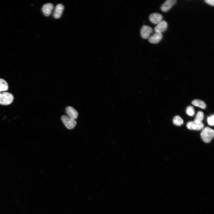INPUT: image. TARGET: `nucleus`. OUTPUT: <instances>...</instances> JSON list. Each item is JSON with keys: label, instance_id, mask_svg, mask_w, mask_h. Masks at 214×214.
<instances>
[{"label": "nucleus", "instance_id": "39448f33", "mask_svg": "<svg viewBox=\"0 0 214 214\" xmlns=\"http://www.w3.org/2000/svg\"><path fill=\"white\" fill-rule=\"evenodd\" d=\"M204 125L202 122H197L194 121H190L186 125L187 128L190 130H200L203 128Z\"/></svg>", "mask_w": 214, "mask_h": 214}, {"label": "nucleus", "instance_id": "6e6552de", "mask_svg": "<svg viewBox=\"0 0 214 214\" xmlns=\"http://www.w3.org/2000/svg\"><path fill=\"white\" fill-rule=\"evenodd\" d=\"M168 24L165 21H162L155 28L154 30L155 32L162 33L165 32L167 29Z\"/></svg>", "mask_w": 214, "mask_h": 214}, {"label": "nucleus", "instance_id": "6ab92c4d", "mask_svg": "<svg viewBox=\"0 0 214 214\" xmlns=\"http://www.w3.org/2000/svg\"><path fill=\"white\" fill-rule=\"evenodd\" d=\"M204 1L206 3L210 5L213 6H214V0H205Z\"/></svg>", "mask_w": 214, "mask_h": 214}, {"label": "nucleus", "instance_id": "9d476101", "mask_svg": "<svg viewBox=\"0 0 214 214\" xmlns=\"http://www.w3.org/2000/svg\"><path fill=\"white\" fill-rule=\"evenodd\" d=\"M163 38L162 33L155 32L148 39L149 42L152 44H157L159 43Z\"/></svg>", "mask_w": 214, "mask_h": 214}, {"label": "nucleus", "instance_id": "7ed1b4c3", "mask_svg": "<svg viewBox=\"0 0 214 214\" xmlns=\"http://www.w3.org/2000/svg\"><path fill=\"white\" fill-rule=\"evenodd\" d=\"M61 120L66 127L69 129L73 128L76 125L77 123L75 120L65 115L62 117Z\"/></svg>", "mask_w": 214, "mask_h": 214}, {"label": "nucleus", "instance_id": "f03ea898", "mask_svg": "<svg viewBox=\"0 0 214 214\" xmlns=\"http://www.w3.org/2000/svg\"><path fill=\"white\" fill-rule=\"evenodd\" d=\"M14 99L13 95L8 92H0V104L8 105L11 104Z\"/></svg>", "mask_w": 214, "mask_h": 214}, {"label": "nucleus", "instance_id": "f257e3e1", "mask_svg": "<svg viewBox=\"0 0 214 214\" xmlns=\"http://www.w3.org/2000/svg\"><path fill=\"white\" fill-rule=\"evenodd\" d=\"M200 135L202 139L204 142L209 143L214 137V130L209 127H206L202 130Z\"/></svg>", "mask_w": 214, "mask_h": 214}, {"label": "nucleus", "instance_id": "2eb2a0df", "mask_svg": "<svg viewBox=\"0 0 214 214\" xmlns=\"http://www.w3.org/2000/svg\"><path fill=\"white\" fill-rule=\"evenodd\" d=\"M8 86L7 82L4 79L0 78V92L7 90Z\"/></svg>", "mask_w": 214, "mask_h": 214}, {"label": "nucleus", "instance_id": "f3484780", "mask_svg": "<svg viewBox=\"0 0 214 214\" xmlns=\"http://www.w3.org/2000/svg\"><path fill=\"white\" fill-rule=\"evenodd\" d=\"M186 113L189 116H193L195 114V110L193 107L192 106H188L186 108Z\"/></svg>", "mask_w": 214, "mask_h": 214}, {"label": "nucleus", "instance_id": "a211bd4d", "mask_svg": "<svg viewBox=\"0 0 214 214\" xmlns=\"http://www.w3.org/2000/svg\"><path fill=\"white\" fill-rule=\"evenodd\" d=\"M214 115L208 117L207 121L209 125L211 126H213L214 125Z\"/></svg>", "mask_w": 214, "mask_h": 214}, {"label": "nucleus", "instance_id": "423d86ee", "mask_svg": "<svg viewBox=\"0 0 214 214\" xmlns=\"http://www.w3.org/2000/svg\"><path fill=\"white\" fill-rule=\"evenodd\" d=\"M162 15L160 13L155 12L151 14L149 17V20L152 23L158 24L162 21Z\"/></svg>", "mask_w": 214, "mask_h": 214}, {"label": "nucleus", "instance_id": "20e7f679", "mask_svg": "<svg viewBox=\"0 0 214 214\" xmlns=\"http://www.w3.org/2000/svg\"><path fill=\"white\" fill-rule=\"evenodd\" d=\"M152 31V29L151 27L146 25H143L140 30L141 36L143 38L147 39L150 37Z\"/></svg>", "mask_w": 214, "mask_h": 214}, {"label": "nucleus", "instance_id": "ddd939ff", "mask_svg": "<svg viewBox=\"0 0 214 214\" xmlns=\"http://www.w3.org/2000/svg\"><path fill=\"white\" fill-rule=\"evenodd\" d=\"M192 104L195 106L198 107L202 109H204L206 107L205 103L202 100L195 99L192 102Z\"/></svg>", "mask_w": 214, "mask_h": 214}, {"label": "nucleus", "instance_id": "4468645a", "mask_svg": "<svg viewBox=\"0 0 214 214\" xmlns=\"http://www.w3.org/2000/svg\"><path fill=\"white\" fill-rule=\"evenodd\" d=\"M173 122L174 125L178 126L181 125L184 122L182 119L178 115L174 117L173 120Z\"/></svg>", "mask_w": 214, "mask_h": 214}, {"label": "nucleus", "instance_id": "9b49d317", "mask_svg": "<svg viewBox=\"0 0 214 214\" xmlns=\"http://www.w3.org/2000/svg\"><path fill=\"white\" fill-rule=\"evenodd\" d=\"M53 5L51 3L44 4L42 8V11L44 15L46 16H49L51 14L53 8Z\"/></svg>", "mask_w": 214, "mask_h": 214}, {"label": "nucleus", "instance_id": "0eeeda50", "mask_svg": "<svg viewBox=\"0 0 214 214\" xmlns=\"http://www.w3.org/2000/svg\"><path fill=\"white\" fill-rule=\"evenodd\" d=\"M176 2V0H167L160 7V9L163 12H167Z\"/></svg>", "mask_w": 214, "mask_h": 214}, {"label": "nucleus", "instance_id": "dca6fc26", "mask_svg": "<svg viewBox=\"0 0 214 214\" xmlns=\"http://www.w3.org/2000/svg\"><path fill=\"white\" fill-rule=\"evenodd\" d=\"M204 118V114L203 112L201 111H199L196 114L194 121L197 122H202Z\"/></svg>", "mask_w": 214, "mask_h": 214}, {"label": "nucleus", "instance_id": "f8f14e48", "mask_svg": "<svg viewBox=\"0 0 214 214\" xmlns=\"http://www.w3.org/2000/svg\"><path fill=\"white\" fill-rule=\"evenodd\" d=\"M64 6L62 4H58L56 6L53 14L54 17L56 19L59 18L63 12Z\"/></svg>", "mask_w": 214, "mask_h": 214}, {"label": "nucleus", "instance_id": "1a4fd4ad", "mask_svg": "<svg viewBox=\"0 0 214 214\" xmlns=\"http://www.w3.org/2000/svg\"><path fill=\"white\" fill-rule=\"evenodd\" d=\"M66 112L68 117L75 120L78 116V112L73 107L68 106L66 108Z\"/></svg>", "mask_w": 214, "mask_h": 214}]
</instances>
